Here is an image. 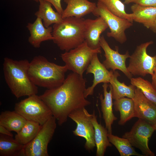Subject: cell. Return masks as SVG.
<instances>
[{"label":"cell","instance_id":"1","mask_svg":"<svg viewBox=\"0 0 156 156\" xmlns=\"http://www.w3.org/2000/svg\"><path fill=\"white\" fill-rule=\"evenodd\" d=\"M86 81L83 76L73 72L60 86L47 89L39 96L50 109L59 125L65 122L73 112L90 104L84 95Z\"/></svg>","mask_w":156,"mask_h":156},{"label":"cell","instance_id":"2","mask_svg":"<svg viewBox=\"0 0 156 156\" xmlns=\"http://www.w3.org/2000/svg\"><path fill=\"white\" fill-rule=\"evenodd\" d=\"M29 64L26 59L17 60L8 57L4 59L3 70L5 81L17 99L37 94L38 93V86L28 76Z\"/></svg>","mask_w":156,"mask_h":156},{"label":"cell","instance_id":"3","mask_svg":"<svg viewBox=\"0 0 156 156\" xmlns=\"http://www.w3.org/2000/svg\"><path fill=\"white\" fill-rule=\"evenodd\" d=\"M68 70L65 65H58L39 55L35 56L29 62L28 73L29 79L35 85L51 89L62 84Z\"/></svg>","mask_w":156,"mask_h":156},{"label":"cell","instance_id":"4","mask_svg":"<svg viewBox=\"0 0 156 156\" xmlns=\"http://www.w3.org/2000/svg\"><path fill=\"white\" fill-rule=\"evenodd\" d=\"M85 20L83 18L70 17L63 19L53 27V40L62 51H68L85 41Z\"/></svg>","mask_w":156,"mask_h":156},{"label":"cell","instance_id":"5","mask_svg":"<svg viewBox=\"0 0 156 156\" xmlns=\"http://www.w3.org/2000/svg\"><path fill=\"white\" fill-rule=\"evenodd\" d=\"M14 111L27 120L36 122L41 125L53 116L48 106L37 94L28 96L16 103Z\"/></svg>","mask_w":156,"mask_h":156},{"label":"cell","instance_id":"6","mask_svg":"<svg viewBox=\"0 0 156 156\" xmlns=\"http://www.w3.org/2000/svg\"><path fill=\"white\" fill-rule=\"evenodd\" d=\"M101 49H93L84 41L77 47L61 54L68 70L83 76L94 55L101 53Z\"/></svg>","mask_w":156,"mask_h":156},{"label":"cell","instance_id":"7","mask_svg":"<svg viewBox=\"0 0 156 156\" xmlns=\"http://www.w3.org/2000/svg\"><path fill=\"white\" fill-rule=\"evenodd\" d=\"M153 43L150 41L141 44L130 55L127 68L133 75L144 77L147 74L153 75L156 66V55L151 56L147 52V48Z\"/></svg>","mask_w":156,"mask_h":156},{"label":"cell","instance_id":"8","mask_svg":"<svg viewBox=\"0 0 156 156\" xmlns=\"http://www.w3.org/2000/svg\"><path fill=\"white\" fill-rule=\"evenodd\" d=\"M96 5L92 13L97 17H102L107 25L110 31L107 32V36L121 44L125 43L127 40L125 31L133 25V23L113 14L98 2Z\"/></svg>","mask_w":156,"mask_h":156},{"label":"cell","instance_id":"9","mask_svg":"<svg viewBox=\"0 0 156 156\" xmlns=\"http://www.w3.org/2000/svg\"><path fill=\"white\" fill-rule=\"evenodd\" d=\"M56 119L51 116L41 126L38 132L29 143L25 145L24 156H49L48 144L52 139L56 128Z\"/></svg>","mask_w":156,"mask_h":156},{"label":"cell","instance_id":"10","mask_svg":"<svg viewBox=\"0 0 156 156\" xmlns=\"http://www.w3.org/2000/svg\"><path fill=\"white\" fill-rule=\"evenodd\" d=\"M153 125L141 119L135 122L130 131L122 137L127 139L133 146L139 149L146 156H154L148 146L149 140L155 131Z\"/></svg>","mask_w":156,"mask_h":156},{"label":"cell","instance_id":"11","mask_svg":"<svg viewBox=\"0 0 156 156\" xmlns=\"http://www.w3.org/2000/svg\"><path fill=\"white\" fill-rule=\"evenodd\" d=\"M92 117V114H89L85 107L74 111L68 116L77 124L76 128L73 131V134L85 139L84 147L89 152L93 151L96 146Z\"/></svg>","mask_w":156,"mask_h":156},{"label":"cell","instance_id":"12","mask_svg":"<svg viewBox=\"0 0 156 156\" xmlns=\"http://www.w3.org/2000/svg\"><path fill=\"white\" fill-rule=\"evenodd\" d=\"M100 44L105 53V59L103 64L105 68L114 71L116 70H120L131 79L133 75L128 71L125 63L127 59L130 56L129 51H127L125 54H121L118 52V48L116 50L112 49L103 35L100 37Z\"/></svg>","mask_w":156,"mask_h":156},{"label":"cell","instance_id":"13","mask_svg":"<svg viewBox=\"0 0 156 156\" xmlns=\"http://www.w3.org/2000/svg\"><path fill=\"white\" fill-rule=\"evenodd\" d=\"M133 100L135 117L154 125L156 123V105L146 98L141 91L136 87Z\"/></svg>","mask_w":156,"mask_h":156},{"label":"cell","instance_id":"14","mask_svg":"<svg viewBox=\"0 0 156 156\" xmlns=\"http://www.w3.org/2000/svg\"><path fill=\"white\" fill-rule=\"evenodd\" d=\"M98 54L96 53L94 55L86 70V74H93L94 78L92 85L85 90L84 95L86 98L88 96L93 94L94 88L98 84L109 83L113 73V71H108L100 62Z\"/></svg>","mask_w":156,"mask_h":156},{"label":"cell","instance_id":"15","mask_svg":"<svg viewBox=\"0 0 156 156\" xmlns=\"http://www.w3.org/2000/svg\"><path fill=\"white\" fill-rule=\"evenodd\" d=\"M85 41L91 49H101L100 40L101 34L108 27L103 19L98 17L94 19H85Z\"/></svg>","mask_w":156,"mask_h":156},{"label":"cell","instance_id":"16","mask_svg":"<svg viewBox=\"0 0 156 156\" xmlns=\"http://www.w3.org/2000/svg\"><path fill=\"white\" fill-rule=\"evenodd\" d=\"M26 27L30 34L28 42L35 48H40L43 42L53 39V28L50 26L45 27L42 19L39 17H37L34 23H28Z\"/></svg>","mask_w":156,"mask_h":156},{"label":"cell","instance_id":"17","mask_svg":"<svg viewBox=\"0 0 156 156\" xmlns=\"http://www.w3.org/2000/svg\"><path fill=\"white\" fill-rule=\"evenodd\" d=\"M64 1L67 5L62 15L63 19L70 17L83 18L92 13L97 6L95 3L88 0H64Z\"/></svg>","mask_w":156,"mask_h":156},{"label":"cell","instance_id":"18","mask_svg":"<svg viewBox=\"0 0 156 156\" xmlns=\"http://www.w3.org/2000/svg\"><path fill=\"white\" fill-rule=\"evenodd\" d=\"M108 86L107 83H103L102 86L103 89L104 98L102 94L100 95L99 98L101 102V110L104 120L105 128L107 130L108 133H112V125L114 121L117 118L114 114L113 111L112 95V87L109 85V90L108 92L107 88Z\"/></svg>","mask_w":156,"mask_h":156},{"label":"cell","instance_id":"19","mask_svg":"<svg viewBox=\"0 0 156 156\" xmlns=\"http://www.w3.org/2000/svg\"><path fill=\"white\" fill-rule=\"evenodd\" d=\"M133 21L141 23L148 29L153 26L156 19V6L134 4L131 7Z\"/></svg>","mask_w":156,"mask_h":156},{"label":"cell","instance_id":"20","mask_svg":"<svg viewBox=\"0 0 156 156\" xmlns=\"http://www.w3.org/2000/svg\"><path fill=\"white\" fill-rule=\"evenodd\" d=\"M91 121L94 129V140L96 147V156H103L107 148L112 144L108 137V132L106 128L98 123L94 110Z\"/></svg>","mask_w":156,"mask_h":156},{"label":"cell","instance_id":"21","mask_svg":"<svg viewBox=\"0 0 156 156\" xmlns=\"http://www.w3.org/2000/svg\"><path fill=\"white\" fill-rule=\"evenodd\" d=\"M39 2V9L35 13V15L42 19L45 27L62 21L63 20L62 15L54 10L50 3L44 0H40Z\"/></svg>","mask_w":156,"mask_h":156},{"label":"cell","instance_id":"22","mask_svg":"<svg viewBox=\"0 0 156 156\" xmlns=\"http://www.w3.org/2000/svg\"><path fill=\"white\" fill-rule=\"evenodd\" d=\"M27 120L15 111H5L0 115V125L10 131L18 133L26 123Z\"/></svg>","mask_w":156,"mask_h":156},{"label":"cell","instance_id":"23","mask_svg":"<svg viewBox=\"0 0 156 156\" xmlns=\"http://www.w3.org/2000/svg\"><path fill=\"white\" fill-rule=\"evenodd\" d=\"M120 76V75L118 72L113 71L109 82L112 88L113 99L115 100L125 97L133 99L135 87L132 84L127 86L124 82H120L117 79Z\"/></svg>","mask_w":156,"mask_h":156},{"label":"cell","instance_id":"24","mask_svg":"<svg viewBox=\"0 0 156 156\" xmlns=\"http://www.w3.org/2000/svg\"><path fill=\"white\" fill-rule=\"evenodd\" d=\"M24 146L12 137L0 134L1 156H24Z\"/></svg>","mask_w":156,"mask_h":156},{"label":"cell","instance_id":"25","mask_svg":"<svg viewBox=\"0 0 156 156\" xmlns=\"http://www.w3.org/2000/svg\"><path fill=\"white\" fill-rule=\"evenodd\" d=\"M114 108L120 113V125H124L127 121L135 117L134 103L133 99L122 98L115 100L113 103Z\"/></svg>","mask_w":156,"mask_h":156},{"label":"cell","instance_id":"26","mask_svg":"<svg viewBox=\"0 0 156 156\" xmlns=\"http://www.w3.org/2000/svg\"><path fill=\"white\" fill-rule=\"evenodd\" d=\"M38 123L27 120L22 129L15 135L14 139L20 144L26 145L31 142L36 137L41 127Z\"/></svg>","mask_w":156,"mask_h":156},{"label":"cell","instance_id":"27","mask_svg":"<svg viewBox=\"0 0 156 156\" xmlns=\"http://www.w3.org/2000/svg\"><path fill=\"white\" fill-rule=\"evenodd\" d=\"M108 137L110 142L116 148L120 156H144L136 152L127 139L120 138L112 133H108Z\"/></svg>","mask_w":156,"mask_h":156},{"label":"cell","instance_id":"28","mask_svg":"<svg viewBox=\"0 0 156 156\" xmlns=\"http://www.w3.org/2000/svg\"><path fill=\"white\" fill-rule=\"evenodd\" d=\"M98 2L105 6L115 15L127 19L133 23L132 13H127L125 10L124 3L120 0H97Z\"/></svg>","mask_w":156,"mask_h":156},{"label":"cell","instance_id":"29","mask_svg":"<svg viewBox=\"0 0 156 156\" xmlns=\"http://www.w3.org/2000/svg\"><path fill=\"white\" fill-rule=\"evenodd\" d=\"M131 84L139 88L145 96L156 105V90L151 83L139 77L130 79Z\"/></svg>","mask_w":156,"mask_h":156},{"label":"cell","instance_id":"30","mask_svg":"<svg viewBox=\"0 0 156 156\" xmlns=\"http://www.w3.org/2000/svg\"><path fill=\"white\" fill-rule=\"evenodd\" d=\"M125 4L131 3L144 6H156V0H124Z\"/></svg>","mask_w":156,"mask_h":156},{"label":"cell","instance_id":"31","mask_svg":"<svg viewBox=\"0 0 156 156\" xmlns=\"http://www.w3.org/2000/svg\"><path fill=\"white\" fill-rule=\"evenodd\" d=\"M50 3L55 8L57 12L62 15L64 10L61 5V0H44Z\"/></svg>","mask_w":156,"mask_h":156},{"label":"cell","instance_id":"32","mask_svg":"<svg viewBox=\"0 0 156 156\" xmlns=\"http://www.w3.org/2000/svg\"><path fill=\"white\" fill-rule=\"evenodd\" d=\"M0 134L13 137V134L4 126L0 125Z\"/></svg>","mask_w":156,"mask_h":156},{"label":"cell","instance_id":"33","mask_svg":"<svg viewBox=\"0 0 156 156\" xmlns=\"http://www.w3.org/2000/svg\"><path fill=\"white\" fill-rule=\"evenodd\" d=\"M152 76L151 83L153 87L156 90V66Z\"/></svg>","mask_w":156,"mask_h":156},{"label":"cell","instance_id":"34","mask_svg":"<svg viewBox=\"0 0 156 156\" xmlns=\"http://www.w3.org/2000/svg\"><path fill=\"white\" fill-rule=\"evenodd\" d=\"M150 29L154 32L156 33V19L155 21L153 26Z\"/></svg>","mask_w":156,"mask_h":156},{"label":"cell","instance_id":"35","mask_svg":"<svg viewBox=\"0 0 156 156\" xmlns=\"http://www.w3.org/2000/svg\"><path fill=\"white\" fill-rule=\"evenodd\" d=\"M153 126L155 130H156V123Z\"/></svg>","mask_w":156,"mask_h":156},{"label":"cell","instance_id":"36","mask_svg":"<svg viewBox=\"0 0 156 156\" xmlns=\"http://www.w3.org/2000/svg\"><path fill=\"white\" fill-rule=\"evenodd\" d=\"M36 2H39L40 0H33Z\"/></svg>","mask_w":156,"mask_h":156}]
</instances>
